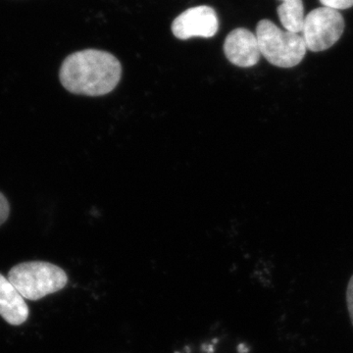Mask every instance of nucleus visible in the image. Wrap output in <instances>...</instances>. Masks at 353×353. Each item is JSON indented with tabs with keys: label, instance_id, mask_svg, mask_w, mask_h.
<instances>
[{
	"label": "nucleus",
	"instance_id": "7ed1b4c3",
	"mask_svg": "<svg viewBox=\"0 0 353 353\" xmlns=\"http://www.w3.org/2000/svg\"><path fill=\"white\" fill-rule=\"evenodd\" d=\"M255 34L262 57L274 66L292 68L305 57L307 48L303 37L296 32L283 31L272 21H260Z\"/></svg>",
	"mask_w": 353,
	"mask_h": 353
},
{
	"label": "nucleus",
	"instance_id": "6e6552de",
	"mask_svg": "<svg viewBox=\"0 0 353 353\" xmlns=\"http://www.w3.org/2000/svg\"><path fill=\"white\" fill-rule=\"evenodd\" d=\"M282 4L278 7L279 18L285 31L303 32L304 19V7L303 0H281Z\"/></svg>",
	"mask_w": 353,
	"mask_h": 353
},
{
	"label": "nucleus",
	"instance_id": "39448f33",
	"mask_svg": "<svg viewBox=\"0 0 353 353\" xmlns=\"http://www.w3.org/2000/svg\"><path fill=\"white\" fill-rule=\"evenodd\" d=\"M219 29V20L214 9L209 6H197L188 9L179 15L172 24V32L179 39L194 37L212 38Z\"/></svg>",
	"mask_w": 353,
	"mask_h": 353
},
{
	"label": "nucleus",
	"instance_id": "9b49d317",
	"mask_svg": "<svg viewBox=\"0 0 353 353\" xmlns=\"http://www.w3.org/2000/svg\"><path fill=\"white\" fill-rule=\"evenodd\" d=\"M347 310L350 313V320H352V324L353 326V275L350 278V282H348L347 289Z\"/></svg>",
	"mask_w": 353,
	"mask_h": 353
},
{
	"label": "nucleus",
	"instance_id": "9d476101",
	"mask_svg": "<svg viewBox=\"0 0 353 353\" xmlns=\"http://www.w3.org/2000/svg\"><path fill=\"white\" fill-rule=\"evenodd\" d=\"M10 215V204L6 196L2 192H0V226L6 222Z\"/></svg>",
	"mask_w": 353,
	"mask_h": 353
},
{
	"label": "nucleus",
	"instance_id": "0eeeda50",
	"mask_svg": "<svg viewBox=\"0 0 353 353\" xmlns=\"http://www.w3.org/2000/svg\"><path fill=\"white\" fill-rule=\"evenodd\" d=\"M30 310L25 299L16 290L8 278L0 274V316L12 326L24 324Z\"/></svg>",
	"mask_w": 353,
	"mask_h": 353
},
{
	"label": "nucleus",
	"instance_id": "423d86ee",
	"mask_svg": "<svg viewBox=\"0 0 353 353\" xmlns=\"http://www.w3.org/2000/svg\"><path fill=\"white\" fill-rule=\"evenodd\" d=\"M224 53L232 64L241 68L255 66L261 57L256 34L243 28L234 30L228 34Z\"/></svg>",
	"mask_w": 353,
	"mask_h": 353
},
{
	"label": "nucleus",
	"instance_id": "20e7f679",
	"mask_svg": "<svg viewBox=\"0 0 353 353\" xmlns=\"http://www.w3.org/2000/svg\"><path fill=\"white\" fill-rule=\"evenodd\" d=\"M345 31V20L338 10L320 7L304 19L303 34L307 50L320 52L334 46Z\"/></svg>",
	"mask_w": 353,
	"mask_h": 353
},
{
	"label": "nucleus",
	"instance_id": "f257e3e1",
	"mask_svg": "<svg viewBox=\"0 0 353 353\" xmlns=\"http://www.w3.org/2000/svg\"><path fill=\"white\" fill-rule=\"evenodd\" d=\"M122 77L119 60L103 50L72 53L60 67L59 80L74 94L101 97L112 92Z\"/></svg>",
	"mask_w": 353,
	"mask_h": 353
},
{
	"label": "nucleus",
	"instance_id": "1a4fd4ad",
	"mask_svg": "<svg viewBox=\"0 0 353 353\" xmlns=\"http://www.w3.org/2000/svg\"><path fill=\"white\" fill-rule=\"evenodd\" d=\"M324 7L340 10V9H347L353 6V0H320Z\"/></svg>",
	"mask_w": 353,
	"mask_h": 353
},
{
	"label": "nucleus",
	"instance_id": "f03ea898",
	"mask_svg": "<svg viewBox=\"0 0 353 353\" xmlns=\"http://www.w3.org/2000/svg\"><path fill=\"white\" fill-rule=\"evenodd\" d=\"M8 280L25 299L34 301L63 290L68 283V276L57 265L29 261L12 267Z\"/></svg>",
	"mask_w": 353,
	"mask_h": 353
}]
</instances>
